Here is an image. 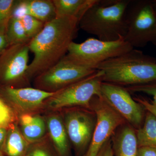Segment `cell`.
Segmentation results:
<instances>
[{"label":"cell","instance_id":"cell-12","mask_svg":"<svg viewBox=\"0 0 156 156\" xmlns=\"http://www.w3.org/2000/svg\"><path fill=\"white\" fill-rule=\"evenodd\" d=\"M101 95L103 98L133 128H140L144 117V107L131 97L125 87L102 82Z\"/></svg>","mask_w":156,"mask_h":156},{"label":"cell","instance_id":"cell-15","mask_svg":"<svg viewBox=\"0 0 156 156\" xmlns=\"http://www.w3.org/2000/svg\"><path fill=\"white\" fill-rule=\"evenodd\" d=\"M112 139L115 156H137L138 144L134 128L124 124Z\"/></svg>","mask_w":156,"mask_h":156},{"label":"cell","instance_id":"cell-2","mask_svg":"<svg viewBox=\"0 0 156 156\" xmlns=\"http://www.w3.org/2000/svg\"><path fill=\"white\" fill-rule=\"evenodd\" d=\"M131 0H97L80 20L79 28L101 41L124 37L127 31L126 13Z\"/></svg>","mask_w":156,"mask_h":156},{"label":"cell","instance_id":"cell-17","mask_svg":"<svg viewBox=\"0 0 156 156\" xmlns=\"http://www.w3.org/2000/svg\"><path fill=\"white\" fill-rule=\"evenodd\" d=\"M97 0H53L56 18L75 17L80 21L86 11Z\"/></svg>","mask_w":156,"mask_h":156},{"label":"cell","instance_id":"cell-11","mask_svg":"<svg viewBox=\"0 0 156 156\" xmlns=\"http://www.w3.org/2000/svg\"><path fill=\"white\" fill-rule=\"evenodd\" d=\"M54 94L30 87H0V98L13 109L17 116L44 112L45 101Z\"/></svg>","mask_w":156,"mask_h":156},{"label":"cell","instance_id":"cell-23","mask_svg":"<svg viewBox=\"0 0 156 156\" xmlns=\"http://www.w3.org/2000/svg\"><path fill=\"white\" fill-rule=\"evenodd\" d=\"M17 121L18 116L16 113L0 98V128H8Z\"/></svg>","mask_w":156,"mask_h":156},{"label":"cell","instance_id":"cell-21","mask_svg":"<svg viewBox=\"0 0 156 156\" xmlns=\"http://www.w3.org/2000/svg\"><path fill=\"white\" fill-rule=\"evenodd\" d=\"M54 150L48 134L40 141L31 144L27 154L30 156H54Z\"/></svg>","mask_w":156,"mask_h":156},{"label":"cell","instance_id":"cell-26","mask_svg":"<svg viewBox=\"0 0 156 156\" xmlns=\"http://www.w3.org/2000/svg\"><path fill=\"white\" fill-rule=\"evenodd\" d=\"M134 100L140 104L144 108L146 109L148 112L152 114L156 117V106L154 104L148 101L145 98L142 97L134 98Z\"/></svg>","mask_w":156,"mask_h":156},{"label":"cell","instance_id":"cell-27","mask_svg":"<svg viewBox=\"0 0 156 156\" xmlns=\"http://www.w3.org/2000/svg\"><path fill=\"white\" fill-rule=\"evenodd\" d=\"M6 27L0 28V55L9 46L6 35Z\"/></svg>","mask_w":156,"mask_h":156},{"label":"cell","instance_id":"cell-19","mask_svg":"<svg viewBox=\"0 0 156 156\" xmlns=\"http://www.w3.org/2000/svg\"><path fill=\"white\" fill-rule=\"evenodd\" d=\"M136 134L138 147H156V117L148 112L143 126L138 128Z\"/></svg>","mask_w":156,"mask_h":156},{"label":"cell","instance_id":"cell-32","mask_svg":"<svg viewBox=\"0 0 156 156\" xmlns=\"http://www.w3.org/2000/svg\"><path fill=\"white\" fill-rule=\"evenodd\" d=\"M0 156H6L2 152H0Z\"/></svg>","mask_w":156,"mask_h":156},{"label":"cell","instance_id":"cell-14","mask_svg":"<svg viewBox=\"0 0 156 156\" xmlns=\"http://www.w3.org/2000/svg\"><path fill=\"white\" fill-rule=\"evenodd\" d=\"M17 123L23 135L30 144L40 141L48 134L44 117L40 114L19 115Z\"/></svg>","mask_w":156,"mask_h":156},{"label":"cell","instance_id":"cell-24","mask_svg":"<svg viewBox=\"0 0 156 156\" xmlns=\"http://www.w3.org/2000/svg\"><path fill=\"white\" fill-rule=\"evenodd\" d=\"M15 1L0 0V28L7 27L9 20L11 18Z\"/></svg>","mask_w":156,"mask_h":156},{"label":"cell","instance_id":"cell-18","mask_svg":"<svg viewBox=\"0 0 156 156\" xmlns=\"http://www.w3.org/2000/svg\"><path fill=\"white\" fill-rule=\"evenodd\" d=\"M26 15H30L46 23L56 18L53 0H23Z\"/></svg>","mask_w":156,"mask_h":156},{"label":"cell","instance_id":"cell-1","mask_svg":"<svg viewBox=\"0 0 156 156\" xmlns=\"http://www.w3.org/2000/svg\"><path fill=\"white\" fill-rule=\"evenodd\" d=\"M79 20L75 17H58L45 23L42 30L29 43L34 58L29 65L30 80L52 67L67 54L77 36Z\"/></svg>","mask_w":156,"mask_h":156},{"label":"cell","instance_id":"cell-30","mask_svg":"<svg viewBox=\"0 0 156 156\" xmlns=\"http://www.w3.org/2000/svg\"><path fill=\"white\" fill-rule=\"evenodd\" d=\"M8 128H0V152H2Z\"/></svg>","mask_w":156,"mask_h":156},{"label":"cell","instance_id":"cell-5","mask_svg":"<svg viewBox=\"0 0 156 156\" xmlns=\"http://www.w3.org/2000/svg\"><path fill=\"white\" fill-rule=\"evenodd\" d=\"M104 72L97 70L91 75L55 92L44 102V112L80 107L91 109L90 101L95 96H101Z\"/></svg>","mask_w":156,"mask_h":156},{"label":"cell","instance_id":"cell-28","mask_svg":"<svg viewBox=\"0 0 156 156\" xmlns=\"http://www.w3.org/2000/svg\"><path fill=\"white\" fill-rule=\"evenodd\" d=\"M111 138L109 139L101 148L96 156H113Z\"/></svg>","mask_w":156,"mask_h":156},{"label":"cell","instance_id":"cell-4","mask_svg":"<svg viewBox=\"0 0 156 156\" xmlns=\"http://www.w3.org/2000/svg\"><path fill=\"white\" fill-rule=\"evenodd\" d=\"M133 49L124 37L112 41L89 38L81 43L73 42L65 56L79 65L96 70L102 62Z\"/></svg>","mask_w":156,"mask_h":156},{"label":"cell","instance_id":"cell-9","mask_svg":"<svg viewBox=\"0 0 156 156\" xmlns=\"http://www.w3.org/2000/svg\"><path fill=\"white\" fill-rule=\"evenodd\" d=\"M29 43L11 45L0 55V87H29Z\"/></svg>","mask_w":156,"mask_h":156},{"label":"cell","instance_id":"cell-31","mask_svg":"<svg viewBox=\"0 0 156 156\" xmlns=\"http://www.w3.org/2000/svg\"><path fill=\"white\" fill-rule=\"evenodd\" d=\"M153 5V6L154 7V8L155 10L156 11V1H152Z\"/></svg>","mask_w":156,"mask_h":156},{"label":"cell","instance_id":"cell-13","mask_svg":"<svg viewBox=\"0 0 156 156\" xmlns=\"http://www.w3.org/2000/svg\"><path fill=\"white\" fill-rule=\"evenodd\" d=\"M48 134L58 156H70V142L60 112H45Z\"/></svg>","mask_w":156,"mask_h":156},{"label":"cell","instance_id":"cell-8","mask_svg":"<svg viewBox=\"0 0 156 156\" xmlns=\"http://www.w3.org/2000/svg\"><path fill=\"white\" fill-rule=\"evenodd\" d=\"M97 70L81 66L65 56L34 79V88L55 93L94 73Z\"/></svg>","mask_w":156,"mask_h":156},{"label":"cell","instance_id":"cell-22","mask_svg":"<svg viewBox=\"0 0 156 156\" xmlns=\"http://www.w3.org/2000/svg\"><path fill=\"white\" fill-rule=\"evenodd\" d=\"M27 36L31 40L42 30L45 23L32 16L25 15L20 19Z\"/></svg>","mask_w":156,"mask_h":156},{"label":"cell","instance_id":"cell-7","mask_svg":"<svg viewBox=\"0 0 156 156\" xmlns=\"http://www.w3.org/2000/svg\"><path fill=\"white\" fill-rule=\"evenodd\" d=\"M77 156H83L87 151L96 125V114L92 109L75 107L58 111Z\"/></svg>","mask_w":156,"mask_h":156},{"label":"cell","instance_id":"cell-29","mask_svg":"<svg viewBox=\"0 0 156 156\" xmlns=\"http://www.w3.org/2000/svg\"><path fill=\"white\" fill-rule=\"evenodd\" d=\"M137 156H156V147L147 146L138 147Z\"/></svg>","mask_w":156,"mask_h":156},{"label":"cell","instance_id":"cell-16","mask_svg":"<svg viewBox=\"0 0 156 156\" xmlns=\"http://www.w3.org/2000/svg\"><path fill=\"white\" fill-rule=\"evenodd\" d=\"M30 145L21 133L17 122L11 124L7 129L3 153L6 156H25Z\"/></svg>","mask_w":156,"mask_h":156},{"label":"cell","instance_id":"cell-10","mask_svg":"<svg viewBox=\"0 0 156 156\" xmlns=\"http://www.w3.org/2000/svg\"><path fill=\"white\" fill-rule=\"evenodd\" d=\"M90 106L96 114L97 121L90 145L83 156H97L115 131L126 122L102 95L93 97Z\"/></svg>","mask_w":156,"mask_h":156},{"label":"cell","instance_id":"cell-3","mask_svg":"<svg viewBox=\"0 0 156 156\" xmlns=\"http://www.w3.org/2000/svg\"><path fill=\"white\" fill-rule=\"evenodd\" d=\"M103 82L127 87L156 82V59L133 49L99 65Z\"/></svg>","mask_w":156,"mask_h":156},{"label":"cell","instance_id":"cell-25","mask_svg":"<svg viewBox=\"0 0 156 156\" xmlns=\"http://www.w3.org/2000/svg\"><path fill=\"white\" fill-rule=\"evenodd\" d=\"M126 89L130 92L142 93L152 97V103L156 106V82L144 85L126 87Z\"/></svg>","mask_w":156,"mask_h":156},{"label":"cell","instance_id":"cell-20","mask_svg":"<svg viewBox=\"0 0 156 156\" xmlns=\"http://www.w3.org/2000/svg\"><path fill=\"white\" fill-rule=\"evenodd\" d=\"M6 35L9 46L27 44L30 41L20 20L14 17H11L8 22Z\"/></svg>","mask_w":156,"mask_h":156},{"label":"cell","instance_id":"cell-6","mask_svg":"<svg viewBox=\"0 0 156 156\" xmlns=\"http://www.w3.org/2000/svg\"><path fill=\"white\" fill-rule=\"evenodd\" d=\"M126 23L124 39L132 48H143L149 43L156 45V11L152 2L131 0Z\"/></svg>","mask_w":156,"mask_h":156},{"label":"cell","instance_id":"cell-33","mask_svg":"<svg viewBox=\"0 0 156 156\" xmlns=\"http://www.w3.org/2000/svg\"><path fill=\"white\" fill-rule=\"evenodd\" d=\"M25 156H30L28 154H27Z\"/></svg>","mask_w":156,"mask_h":156}]
</instances>
